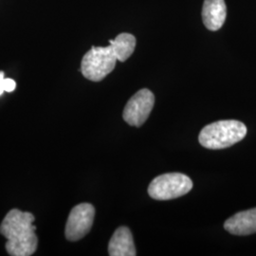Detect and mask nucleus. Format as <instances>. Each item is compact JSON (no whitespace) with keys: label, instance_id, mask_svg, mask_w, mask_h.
Returning <instances> with one entry per match:
<instances>
[{"label":"nucleus","instance_id":"nucleus-1","mask_svg":"<svg viewBox=\"0 0 256 256\" xmlns=\"http://www.w3.org/2000/svg\"><path fill=\"white\" fill-rule=\"evenodd\" d=\"M32 214L14 209L10 210L0 225V234L7 239L6 250L10 256H32L38 239Z\"/></svg>","mask_w":256,"mask_h":256},{"label":"nucleus","instance_id":"nucleus-2","mask_svg":"<svg viewBox=\"0 0 256 256\" xmlns=\"http://www.w3.org/2000/svg\"><path fill=\"white\" fill-rule=\"evenodd\" d=\"M247 135L246 126L236 120H218L203 128L198 136L200 144L208 149H224L232 146Z\"/></svg>","mask_w":256,"mask_h":256},{"label":"nucleus","instance_id":"nucleus-3","mask_svg":"<svg viewBox=\"0 0 256 256\" xmlns=\"http://www.w3.org/2000/svg\"><path fill=\"white\" fill-rule=\"evenodd\" d=\"M117 61L110 44L108 46H92L82 57L81 72L88 80L100 82L113 72Z\"/></svg>","mask_w":256,"mask_h":256},{"label":"nucleus","instance_id":"nucleus-4","mask_svg":"<svg viewBox=\"0 0 256 256\" xmlns=\"http://www.w3.org/2000/svg\"><path fill=\"white\" fill-rule=\"evenodd\" d=\"M191 178L182 173H167L155 178L148 187L149 196L156 200L180 198L192 190Z\"/></svg>","mask_w":256,"mask_h":256},{"label":"nucleus","instance_id":"nucleus-5","mask_svg":"<svg viewBox=\"0 0 256 256\" xmlns=\"http://www.w3.org/2000/svg\"><path fill=\"white\" fill-rule=\"evenodd\" d=\"M155 96L147 88H142L128 102L122 117L129 126H142L154 108Z\"/></svg>","mask_w":256,"mask_h":256},{"label":"nucleus","instance_id":"nucleus-6","mask_svg":"<svg viewBox=\"0 0 256 256\" xmlns=\"http://www.w3.org/2000/svg\"><path fill=\"white\" fill-rule=\"evenodd\" d=\"M95 209L90 203L75 206L66 221L64 234L70 241H78L88 234L93 225Z\"/></svg>","mask_w":256,"mask_h":256},{"label":"nucleus","instance_id":"nucleus-7","mask_svg":"<svg viewBox=\"0 0 256 256\" xmlns=\"http://www.w3.org/2000/svg\"><path fill=\"white\" fill-rule=\"evenodd\" d=\"M224 229L234 236H250L256 232V208L239 212L226 220Z\"/></svg>","mask_w":256,"mask_h":256},{"label":"nucleus","instance_id":"nucleus-8","mask_svg":"<svg viewBox=\"0 0 256 256\" xmlns=\"http://www.w3.org/2000/svg\"><path fill=\"white\" fill-rule=\"evenodd\" d=\"M227 18V6L224 0H205L202 8L204 26L210 30H218Z\"/></svg>","mask_w":256,"mask_h":256},{"label":"nucleus","instance_id":"nucleus-9","mask_svg":"<svg viewBox=\"0 0 256 256\" xmlns=\"http://www.w3.org/2000/svg\"><path fill=\"white\" fill-rule=\"evenodd\" d=\"M108 254L111 256H137L132 234L128 227H120L110 239Z\"/></svg>","mask_w":256,"mask_h":256},{"label":"nucleus","instance_id":"nucleus-10","mask_svg":"<svg viewBox=\"0 0 256 256\" xmlns=\"http://www.w3.org/2000/svg\"><path fill=\"white\" fill-rule=\"evenodd\" d=\"M110 44L113 48L118 61L126 62L135 50L136 38L133 34L124 32L110 40Z\"/></svg>","mask_w":256,"mask_h":256},{"label":"nucleus","instance_id":"nucleus-11","mask_svg":"<svg viewBox=\"0 0 256 256\" xmlns=\"http://www.w3.org/2000/svg\"><path fill=\"white\" fill-rule=\"evenodd\" d=\"M16 88V82L10 78H5V92H12Z\"/></svg>","mask_w":256,"mask_h":256},{"label":"nucleus","instance_id":"nucleus-12","mask_svg":"<svg viewBox=\"0 0 256 256\" xmlns=\"http://www.w3.org/2000/svg\"><path fill=\"white\" fill-rule=\"evenodd\" d=\"M5 92V77L4 72H0V96Z\"/></svg>","mask_w":256,"mask_h":256}]
</instances>
